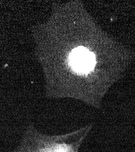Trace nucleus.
Masks as SVG:
<instances>
[{"mask_svg": "<svg viewBox=\"0 0 135 152\" xmlns=\"http://www.w3.org/2000/svg\"><path fill=\"white\" fill-rule=\"evenodd\" d=\"M91 129L90 125L71 133L55 136L28 132L14 152H79Z\"/></svg>", "mask_w": 135, "mask_h": 152, "instance_id": "1", "label": "nucleus"}, {"mask_svg": "<svg viewBox=\"0 0 135 152\" xmlns=\"http://www.w3.org/2000/svg\"><path fill=\"white\" fill-rule=\"evenodd\" d=\"M71 67L77 73H88L96 64V57L90 50L83 47L73 49L69 57Z\"/></svg>", "mask_w": 135, "mask_h": 152, "instance_id": "2", "label": "nucleus"}]
</instances>
